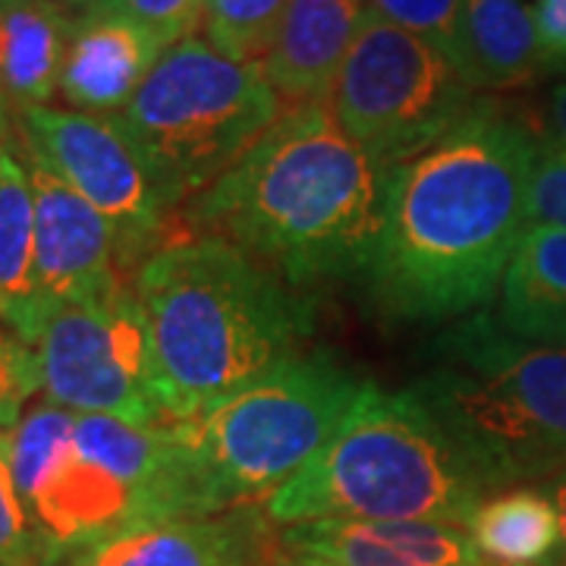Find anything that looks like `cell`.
I'll use <instances>...</instances> for the list:
<instances>
[{"label":"cell","instance_id":"6da1fadb","mask_svg":"<svg viewBox=\"0 0 566 566\" xmlns=\"http://www.w3.org/2000/svg\"><path fill=\"white\" fill-rule=\"evenodd\" d=\"M542 129L475 102L422 155L390 170L385 230L365 268L375 303L406 322L488 305L528 233V182Z\"/></svg>","mask_w":566,"mask_h":566},{"label":"cell","instance_id":"7a4b0ae2","mask_svg":"<svg viewBox=\"0 0 566 566\" xmlns=\"http://www.w3.org/2000/svg\"><path fill=\"white\" fill-rule=\"evenodd\" d=\"M390 170L327 104L290 107L221 180L186 205L192 233L243 249L290 286L356 274L385 230Z\"/></svg>","mask_w":566,"mask_h":566},{"label":"cell","instance_id":"3957f363","mask_svg":"<svg viewBox=\"0 0 566 566\" xmlns=\"http://www.w3.org/2000/svg\"><path fill=\"white\" fill-rule=\"evenodd\" d=\"M129 283L151 331L155 387L167 424L199 416L296 356L312 327L290 283L218 237L167 240Z\"/></svg>","mask_w":566,"mask_h":566},{"label":"cell","instance_id":"277c9868","mask_svg":"<svg viewBox=\"0 0 566 566\" xmlns=\"http://www.w3.org/2000/svg\"><path fill=\"white\" fill-rule=\"evenodd\" d=\"M363 387L337 363L296 353L199 416L167 424L164 520L262 506L322 450Z\"/></svg>","mask_w":566,"mask_h":566},{"label":"cell","instance_id":"5b68a950","mask_svg":"<svg viewBox=\"0 0 566 566\" xmlns=\"http://www.w3.org/2000/svg\"><path fill=\"white\" fill-rule=\"evenodd\" d=\"M491 494L412 390L365 385L334 434L262 504L274 528L308 520H428L465 526Z\"/></svg>","mask_w":566,"mask_h":566},{"label":"cell","instance_id":"8992f818","mask_svg":"<svg viewBox=\"0 0 566 566\" xmlns=\"http://www.w3.org/2000/svg\"><path fill=\"white\" fill-rule=\"evenodd\" d=\"M7 441L44 566H61L120 528L164 520L167 424L139 428L39 400Z\"/></svg>","mask_w":566,"mask_h":566},{"label":"cell","instance_id":"52a82bcc","mask_svg":"<svg viewBox=\"0 0 566 566\" xmlns=\"http://www.w3.org/2000/svg\"><path fill=\"white\" fill-rule=\"evenodd\" d=\"M412 394L491 491L566 472V349L528 346L469 324L450 363Z\"/></svg>","mask_w":566,"mask_h":566},{"label":"cell","instance_id":"ba28073f","mask_svg":"<svg viewBox=\"0 0 566 566\" xmlns=\"http://www.w3.org/2000/svg\"><path fill=\"white\" fill-rule=\"evenodd\" d=\"M174 208L221 180L283 117L262 63L223 57L202 35L167 48L117 114Z\"/></svg>","mask_w":566,"mask_h":566},{"label":"cell","instance_id":"9c48e42d","mask_svg":"<svg viewBox=\"0 0 566 566\" xmlns=\"http://www.w3.org/2000/svg\"><path fill=\"white\" fill-rule=\"evenodd\" d=\"M479 102L438 44L365 10L327 111L385 170L422 155Z\"/></svg>","mask_w":566,"mask_h":566},{"label":"cell","instance_id":"30bf717a","mask_svg":"<svg viewBox=\"0 0 566 566\" xmlns=\"http://www.w3.org/2000/svg\"><path fill=\"white\" fill-rule=\"evenodd\" d=\"M41 400L76 416H111L139 428H161L151 331L133 283L102 300L63 305L48 315L35 340Z\"/></svg>","mask_w":566,"mask_h":566},{"label":"cell","instance_id":"8fae6325","mask_svg":"<svg viewBox=\"0 0 566 566\" xmlns=\"http://www.w3.org/2000/svg\"><path fill=\"white\" fill-rule=\"evenodd\" d=\"M10 117L22 155L61 177L111 221L123 274L136 271L164 245V230L177 208L167 202L151 164L123 129L120 117L54 104L13 111Z\"/></svg>","mask_w":566,"mask_h":566},{"label":"cell","instance_id":"7c38bea8","mask_svg":"<svg viewBox=\"0 0 566 566\" xmlns=\"http://www.w3.org/2000/svg\"><path fill=\"white\" fill-rule=\"evenodd\" d=\"M29 174L35 189V271L44 315L102 300L126 281L114 227L51 170L29 161Z\"/></svg>","mask_w":566,"mask_h":566},{"label":"cell","instance_id":"4fadbf2b","mask_svg":"<svg viewBox=\"0 0 566 566\" xmlns=\"http://www.w3.org/2000/svg\"><path fill=\"white\" fill-rule=\"evenodd\" d=\"M290 566H485L465 526L428 520H308L274 528Z\"/></svg>","mask_w":566,"mask_h":566},{"label":"cell","instance_id":"5bb4252c","mask_svg":"<svg viewBox=\"0 0 566 566\" xmlns=\"http://www.w3.org/2000/svg\"><path fill=\"white\" fill-rule=\"evenodd\" d=\"M274 526L262 506L202 520H151L82 547L61 566H268Z\"/></svg>","mask_w":566,"mask_h":566},{"label":"cell","instance_id":"9a60e30c","mask_svg":"<svg viewBox=\"0 0 566 566\" xmlns=\"http://www.w3.org/2000/svg\"><path fill=\"white\" fill-rule=\"evenodd\" d=\"M167 51L111 0H82L61 73V98L70 111L117 117Z\"/></svg>","mask_w":566,"mask_h":566},{"label":"cell","instance_id":"2e32d148","mask_svg":"<svg viewBox=\"0 0 566 566\" xmlns=\"http://www.w3.org/2000/svg\"><path fill=\"white\" fill-rule=\"evenodd\" d=\"M365 20L363 0H290L264 54V76L283 111L327 104Z\"/></svg>","mask_w":566,"mask_h":566},{"label":"cell","instance_id":"e0dca14e","mask_svg":"<svg viewBox=\"0 0 566 566\" xmlns=\"http://www.w3.org/2000/svg\"><path fill=\"white\" fill-rule=\"evenodd\" d=\"M453 63L475 92H513L545 76L532 7L523 0H463Z\"/></svg>","mask_w":566,"mask_h":566},{"label":"cell","instance_id":"ac0fdd59","mask_svg":"<svg viewBox=\"0 0 566 566\" xmlns=\"http://www.w3.org/2000/svg\"><path fill=\"white\" fill-rule=\"evenodd\" d=\"M497 327L520 344L566 349V230L528 227L497 290Z\"/></svg>","mask_w":566,"mask_h":566},{"label":"cell","instance_id":"d6986e66","mask_svg":"<svg viewBox=\"0 0 566 566\" xmlns=\"http://www.w3.org/2000/svg\"><path fill=\"white\" fill-rule=\"evenodd\" d=\"M0 322L29 346L48 322L35 271V189L17 139L0 145Z\"/></svg>","mask_w":566,"mask_h":566},{"label":"cell","instance_id":"ffe728a7","mask_svg":"<svg viewBox=\"0 0 566 566\" xmlns=\"http://www.w3.org/2000/svg\"><path fill=\"white\" fill-rule=\"evenodd\" d=\"M73 10L0 3V98L13 111L48 107L61 88Z\"/></svg>","mask_w":566,"mask_h":566},{"label":"cell","instance_id":"44dd1931","mask_svg":"<svg viewBox=\"0 0 566 566\" xmlns=\"http://www.w3.org/2000/svg\"><path fill=\"white\" fill-rule=\"evenodd\" d=\"M465 532L485 566H545L560 551V520L547 488L491 491L472 510Z\"/></svg>","mask_w":566,"mask_h":566},{"label":"cell","instance_id":"7402d4cb","mask_svg":"<svg viewBox=\"0 0 566 566\" xmlns=\"http://www.w3.org/2000/svg\"><path fill=\"white\" fill-rule=\"evenodd\" d=\"M290 0H205L202 39L223 57L262 63Z\"/></svg>","mask_w":566,"mask_h":566},{"label":"cell","instance_id":"603a6c76","mask_svg":"<svg viewBox=\"0 0 566 566\" xmlns=\"http://www.w3.org/2000/svg\"><path fill=\"white\" fill-rule=\"evenodd\" d=\"M0 566H44V547L17 485L7 434H0Z\"/></svg>","mask_w":566,"mask_h":566},{"label":"cell","instance_id":"cb8c5ba5","mask_svg":"<svg viewBox=\"0 0 566 566\" xmlns=\"http://www.w3.org/2000/svg\"><path fill=\"white\" fill-rule=\"evenodd\" d=\"M35 394H41L39 353L0 322V434L20 424Z\"/></svg>","mask_w":566,"mask_h":566},{"label":"cell","instance_id":"d4e9b609","mask_svg":"<svg viewBox=\"0 0 566 566\" xmlns=\"http://www.w3.org/2000/svg\"><path fill=\"white\" fill-rule=\"evenodd\" d=\"M363 7L368 13L438 44L453 61V41H457L463 0H363Z\"/></svg>","mask_w":566,"mask_h":566},{"label":"cell","instance_id":"484cf974","mask_svg":"<svg viewBox=\"0 0 566 566\" xmlns=\"http://www.w3.org/2000/svg\"><path fill=\"white\" fill-rule=\"evenodd\" d=\"M528 227L566 230V148L545 133L528 182Z\"/></svg>","mask_w":566,"mask_h":566},{"label":"cell","instance_id":"4316f807","mask_svg":"<svg viewBox=\"0 0 566 566\" xmlns=\"http://www.w3.org/2000/svg\"><path fill=\"white\" fill-rule=\"evenodd\" d=\"M129 20L148 29L164 48L192 39L205 22V0H111Z\"/></svg>","mask_w":566,"mask_h":566},{"label":"cell","instance_id":"83f0119b","mask_svg":"<svg viewBox=\"0 0 566 566\" xmlns=\"http://www.w3.org/2000/svg\"><path fill=\"white\" fill-rule=\"evenodd\" d=\"M532 17L538 29L542 61L547 73L566 70V0H535Z\"/></svg>","mask_w":566,"mask_h":566},{"label":"cell","instance_id":"f1b7e54d","mask_svg":"<svg viewBox=\"0 0 566 566\" xmlns=\"http://www.w3.org/2000/svg\"><path fill=\"white\" fill-rule=\"evenodd\" d=\"M545 133L547 139H554L557 145H564L566 148V80L557 82L554 88H551V95H547L545 104Z\"/></svg>","mask_w":566,"mask_h":566},{"label":"cell","instance_id":"f546056e","mask_svg":"<svg viewBox=\"0 0 566 566\" xmlns=\"http://www.w3.org/2000/svg\"><path fill=\"white\" fill-rule=\"evenodd\" d=\"M547 494H551V501L557 506V520H560V551H557L554 566H566V472L554 475L547 482Z\"/></svg>","mask_w":566,"mask_h":566},{"label":"cell","instance_id":"4dcf8cb0","mask_svg":"<svg viewBox=\"0 0 566 566\" xmlns=\"http://www.w3.org/2000/svg\"><path fill=\"white\" fill-rule=\"evenodd\" d=\"M17 139V133H13V117H10V107L3 104L0 98V142H13Z\"/></svg>","mask_w":566,"mask_h":566},{"label":"cell","instance_id":"1f68e13d","mask_svg":"<svg viewBox=\"0 0 566 566\" xmlns=\"http://www.w3.org/2000/svg\"><path fill=\"white\" fill-rule=\"evenodd\" d=\"M0 3H51V7H66V10H76L82 0H0Z\"/></svg>","mask_w":566,"mask_h":566},{"label":"cell","instance_id":"d6a6232c","mask_svg":"<svg viewBox=\"0 0 566 566\" xmlns=\"http://www.w3.org/2000/svg\"><path fill=\"white\" fill-rule=\"evenodd\" d=\"M271 566H290V564H283V560H277V557H271Z\"/></svg>","mask_w":566,"mask_h":566},{"label":"cell","instance_id":"836d02e7","mask_svg":"<svg viewBox=\"0 0 566 566\" xmlns=\"http://www.w3.org/2000/svg\"><path fill=\"white\" fill-rule=\"evenodd\" d=\"M0 145H7V142H0Z\"/></svg>","mask_w":566,"mask_h":566},{"label":"cell","instance_id":"e575fe53","mask_svg":"<svg viewBox=\"0 0 566 566\" xmlns=\"http://www.w3.org/2000/svg\"><path fill=\"white\" fill-rule=\"evenodd\" d=\"M268 566H271V564H268Z\"/></svg>","mask_w":566,"mask_h":566}]
</instances>
